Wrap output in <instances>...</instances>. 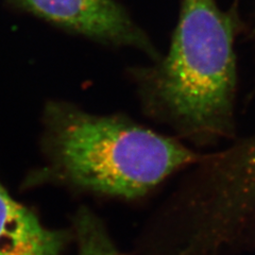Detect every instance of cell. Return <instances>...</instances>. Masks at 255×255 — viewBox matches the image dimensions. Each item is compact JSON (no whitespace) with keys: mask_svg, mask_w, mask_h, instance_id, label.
<instances>
[{"mask_svg":"<svg viewBox=\"0 0 255 255\" xmlns=\"http://www.w3.org/2000/svg\"><path fill=\"white\" fill-rule=\"evenodd\" d=\"M245 23L234 5L182 0L168 50L129 74L143 114L197 147L236 136V37Z\"/></svg>","mask_w":255,"mask_h":255,"instance_id":"6da1fadb","label":"cell"},{"mask_svg":"<svg viewBox=\"0 0 255 255\" xmlns=\"http://www.w3.org/2000/svg\"><path fill=\"white\" fill-rule=\"evenodd\" d=\"M47 172L69 185L126 200L146 196L203 154L179 138L123 115L97 116L66 102H50L44 114Z\"/></svg>","mask_w":255,"mask_h":255,"instance_id":"7a4b0ae2","label":"cell"},{"mask_svg":"<svg viewBox=\"0 0 255 255\" xmlns=\"http://www.w3.org/2000/svg\"><path fill=\"white\" fill-rule=\"evenodd\" d=\"M26 10L102 43L138 49L155 61L154 43L116 0H17Z\"/></svg>","mask_w":255,"mask_h":255,"instance_id":"3957f363","label":"cell"},{"mask_svg":"<svg viewBox=\"0 0 255 255\" xmlns=\"http://www.w3.org/2000/svg\"><path fill=\"white\" fill-rule=\"evenodd\" d=\"M253 37H254V42H255V27H254V31H253ZM255 96V80H254V84H253V90L251 92V97H254Z\"/></svg>","mask_w":255,"mask_h":255,"instance_id":"8992f818","label":"cell"},{"mask_svg":"<svg viewBox=\"0 0 255 255\" xmlns=\"http://www.w3.org/2000/svg\"><path fill=\"white\" fill-rule=\"evenodd\" d=\"M70 238L66 231L43 226L0 183V255H63Z\"/></svg>","mask_w":255,"mask_h":255,"instance_id":"277c9868","label":"cell"},{"mask_svg":"<svg viewBox=\"0 0 255 255\" xmlns=\"http://www.w3.org/2000/svg\"><path fill=\"white\" fill-rule=\"evenodd\" d=\"M77 255H122L102 221L87 207H81L75 217Z\"/></svg>","mask_w":255,"mask_h":255,"instance_id":"5b68a950","label":"cell"}]
</instances>
